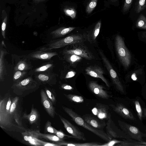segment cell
I'll return each mask as SVG.
<instances>
[{"mask_svg":"<svg viewBox=\"0 0 146 146\" xmlns=\"http://www.w3.org/2000/svg\"><path fill=\"white\" fill-rule=\"evenodd\" d=\"M100 53L104 63L109 72L113 84L118 91L122 93H123L124 90L123 87L117 73L113 69L109 61L104 54L101 51H100Z\"/></svg>","mask_w":146,"mask_h":146,"instance_id":"8","label":"cell"},{"mask_svg":"<svg viewBox=\"0 0 146 146\" xmlns=\"http://www.w3.org/2000/svg\"><path fill=\"white\" fill-rule=\"evenodd\" d=\"M21 72L18 71L17 72L15 73L14 76V78L15 80H17L21 76Z\"/></svg>","mask_w":146,"mask_h":146,"instance_id":"43","label":"cell"},{"mask_svg":"<svg viewBox=\"0 0 146 146\" xmlns=\"http://www.w3.org/2000/svg\"><path fill=\"white\" fill-rule=\"evenodd\" d=\"M52 65L51 64H48L36 69V70L37 72L44 71L50 67Z\"/></svg>","mask_w":146,"mask_h":146,"instance_id":"39","label":"cell"},{"mask_svg":"<svg viewBox=\"0 0 146 146\" xmlns=\"http://www.w3.org/2000/svg\"><path fill=\"white\" fill-rule=\"evenodd\" d=\"M136 25L138 28L146 29V17L141 14L136 21Z\"/></svg>","mask_w":146,"mask_h":146,"instance_id":"24","label":"cell"},{"mask_svg":"<svg viewBox=\"0 0 146 146\" xmlns=\"http://www.w3.org/2000/svg\"><path fill=\"white\" fill-rule=\"evenodd\" d=\"M116 113L125 119L134 120L135 118L131 111L121 103H117L116 105H109Z\"/></svg>","mask_w":146,"mask_h":146,"instance_id":"12","label":"cell"},{"mask_svg":"<svg viewBox=\"0 0 146 146\" xmlns=\"http://www.w3.org/2000/svg\"><path fill=\"white\" fill-rule=\"evenodd\" d=\"M134 0H125L123 7V10L124 12L129 10Z\"/></svg>","mask_w":146,"mask_h":146,"instance_id":"35","label":"cell"},{"mask_svg":"<svg viewBox=\"0 0 146 146\" xmlns=\"http://www.w3.org/2000/svg\"><path fill=\"white\" fill-rule=\"evenodd\" d=\"M56 143L61 146H99L101 144L100 143L94 142L84 143H73L64 141L56 142Z\"/></svg>","mask_w":146,"mask_h":146,"instance_id":"21","label":"cell"},{"mask_svg":"<svg viewBox=\"0 0 146 146\" xmlns=\"http://www.w3.org/2000/svg\"><path fill=\"white\" fill-rule=\"evenodd\" d=\"M22 134L24 139L27 144L35 146H42V145L35 138V135L30 130H25Z\"/></svg>","mask_w":146,"mask_h":146,"instance_id":"18","label":"cell"},{"mask_svg":"<svg viewBox=\"0 0 146 146\" xmlns=\"http://www.w3.org/2000/svg\"><path fill=\"white\" fill-rule=\"evenodd\" d=\"M82 43L70 45L64 51L65 54H74L88 60L94 59L93 54L87 47Z\"/></svg>","mask_w":146,"mask_h":146,"instance_id":"6","label":"cell"},{"mask_svg":"<svg viewBox=\"0 0 146 146\" xmlns=\"http://www.w3.org/2000/svg\"><path fill=\"white\" fill-rule=\"evenodd\" d=\"M136 110L139 118L141 121L143 117V111L139 102L137 100L134 102Z\"/></svg>","mask_w":146,"mask_h":146,"instance_id":"30","label":"cell"},{"mask_svg":"<svg viewBox=\"0 0 146 146\" xmlns=\"http://www.w3.org/2000/svg\"><path fill=\"white\" fill-rule=\"evenodd\" d=\"M62 108L78 125L90 131L104 141L108 142L112 139L104 130L96 128L89 124L72 109L64 106Z\"/></svg>","mask_w":146,"mask_h":146,"instance_id":"2","label":"cell"},{"mask_svg":"<svg viewBox=\"0 0 146 146\" xmlns=\"http://www.w3.org/2000/svg\"><path fill=\"white\" fill-rule=\"evenodd\" d=\"M61 88L62 89L67 90H72L74 89L73 87L71 86L66 84H64L62 85Z\"/></svg>","mask_w":146,"mask_h":146,"instance_id":"41","label":"cell"},{"mask_svg":"<svg viewBox=\"0 0 146 146\" xmlns=\"http://www.w3.org/2000/svg\"><path fill=\"white\" fill-rule=\"evenodd\" d=\"M57 130L53 127L51 125V123L48 120L46 122L44 129V131L45 133L48 132L51 133L55 134Z\"/></svg>","mask_w":146,"mask_h":146,"instance_id":"28","label":"cell"},{"mask_svg":"<svg viewBox=\"0 0 146 146\" xmlns=\"http://www.w3.org/2000/svg\"><path fill=\"white\" fill-rule=\"evenodd\" d=\"M55 134L59 138L62 139L65 138H75L72 136L66 135L60 131L57 130Z\"/></svg>","mask_w":146,"mask_h":146,"instance_id":"37","label":"cell"},{"mask_svg":"<svg viewBox=\"0 0 146 146\" xmlns=\"http://www.w3.org/2000/svg\"><path fill=\"white\" fill-rule=\"evenodd\" d=\"M40 96L41 103L45 111L50 117L54 118L56 113L55 108L45 91L43 90L40 91Z\"/></svg>","mask_w":146,"mask_h":146,"instance_id":"10","label":"cell"},{"mask_svg":"<svg viewBox=\"0 0 146 146\" xmlns=\"http://www.w3.org/2000/svg\"><path fill=\"white\" fill-rule=\"evenodd\" d=\"M66 60L71 64L76 63L81 59V57L74 54H66Z\"/></svg>","mask_w":146,"mask_h":146,"instance_id":"27","label":"cell"},{"mask_svg":"<svg viewBox=\"0 0 146 146\" xmlns=\"http://www.w3.org/2000/svg\"></svg>","mask_w":146,"mask_h":146,"instance_id":"49","label":"cell"},{"mask_svg":"<svg viewBox=\"0 0 146 146\" xmlns=\"http://www.w3.org/2000/svg\"><path fill=\"white\" fill-rule=\"evenodd\" d=\"M35 138L38 142L40 143L42 146H61L56 143H51L43 141L38 139V137L35 134Z\"/></svg>","mask_w":146,"mask_h":146,"instance_id":"34","label":"cell"},{"mask_svg":"<svg viewBox=\"0 0 146 146\" xmlns=\"http://www.w3.org/2000/svg\"><path fill=\"white\" fill-rule=\"evenodd\" d=\"M132 78L134 80H135L136 79V78L135 77V75L134 74H133L132 76Z\"/></svg>","mask_w":146,"mask_h":146,"instance_id":"47","label":"cell"},{"mask_svg":"<svg viewBox=\"0 0 146 146\" xmlns=\"http://www.w3.org/2000/svg\"><path fill=\"white\" fill-rule=\"evenodd\" d=\"M7 19V15L4 18L3 21V22L1 25V30L2 32V34L3 36H4L5 31L6 27V25Z\"/></svg>","mask_w":146,"mask_h":146,"instance_id":"38","label":"cell"},{"mask_svg":"<svg viewBox=\"0 0 146 146\" xmlns=\"http://www.w3.org/2000/svg\"><path fill=\"white\" fill-rule=\"evenodd\" d=\"M64 95L71 101L77 103H82L84 102L83 98L81 96L70 94H64Z\"/></svg>","mask_w":146,"mask_h":146,"instance_id":"25","label":"cell"},{"mask_svg":"<svg viewBox=\"0 0 146 146\" xmlns=\"http://www.w3.org/2000/svg\"><path fill=\"white\" fill-rule=\"evenodd\" d=\"M115 42L116 50L121 62L125 68L128 67L131 62V55L123 38L120 36L117 35Z\"/></svg>","mask_w":146,"mask_h":146,"instance_id":"5","label":"cell"},{"mask_svg":"<svg viewBox=\"0 0 146 146\" xmlns=\"http://www.w3.org/2000/svg\"><path fill=\"white\" fill-rule=\"evenodd\" d=\"M21 110L19 97H13L8 93L0 100V126L6 130L21 132Z\"/></svg>","mask_w":146,"mask_h":146,"instance_id":"1","label":"cell"},{"mask_svg":"<svg viewBox=\"0 0 146 146\" xmlns=\"http://www.w3.org/2000/svg\"><path fill=\"white\" fill-rule=\"evenodd\" d=\"M101 26V21H100L96 24L93 31L86 35L87 39L90 42H95L96 39L99 34Z\"/></svg>","mask_w":146,"mask_h":146,"instance_id":"20","label":"cell"},{"mask_svg":"<svg viewBox=\"0 0 146 146\" xmlns=\"http://www.w3.org/2000/svg\"><path fill=\"white\" fill-rule=\"evenodd\" d=\"M25 67V65L23 63H21L18 66V69L20 70H23Z\"/></svg>","mask_w":146,"mask_h":146,"instance_id":"44","label":"cell"},{"mask_svg":"<svg viewBox=\"0 0 146 146\" xmlns=\"http://www.w3.org/2000/svg\"><path fill=\"white\" fill-rule=\"evenodd\" d=\"M59 117L66 131L75 138L80 140L86 141V139L84 133L79 129L71 123L68 120L58 114Z\"/></svg>","mask_w":146,"mask_h":146,"instance_id":"9","label":"cell"},{"mask_svg":"<svg viewBox=\"0 0 146 146\" xmlns=\"http://www.w3.org/2000/svg\"><path fill=\"white\" fill-rule=\"evenodd\" d=\"M76 73L74 71H70L68 72L66 75L65 78H68L73 77L75 74Z\"/></svg>","mask_w":146,"mask_h":146,"instance_id":"42","label":"cell"},{"mask_svg":"<svg viewBox=\"0 0 146 146\" xmlns=\"http://www.w3.org/2000/svg\"><path fill=\"white\" fill-rule=\"evenodd\" d=\"M97 0H91L87 6L86 11L88 13H91L95 8L97 5Z\"/></svg>","mask_w":146,"mask_h":146,"instance_id":"31","label":"cell"},{"mask_svg":"<svg viewBox=\"0 0 146 146\" xmlns=\"http://www.w3.org/2000/svg\"><path fill=\"white\" fill-rule=\"evenodd\" d=\"M54 53H47L35 54L33 55V58L42 59H47L50 58L53 56L56 55Z\"/></svg>","mask_w":146,"mask_h":146,"instance_id":"26","label":"cell"},{"mask_svg":"<svg viewBox=\"0 0 146 146\" xmlns=\"http://www.w3.org/2000/svg\"><path fill=\"white\" fill-rule=\"evenodd\" d=\"M106 123V133L111 139L122 137L118 133L117 128L111 119L110 114L108 118Z\"/></svg>","mask_w":146,"mask_h":146,"instance_id":"15","label":"cell"},{"mask_svg":"<svg viewBox=\"0 0 146 146\" xmlns=\"http://www.w3.org/2000/svg\"><path fill=\"white\" fill-rule=\"evenodd\" d=\"M37 87L36 83L26 78L14 84L12 88L13 93L16 95L24 97L36 91L37 89Z\"/></svg>","mask_w":146,"mask_h":146,"instance_id":"4","label":"cell"},{"mask_svg":"<svg viewBox=\"0 0 146 146\" xmlns=\"http://www.w3.org/2000/svg\"><path fill=\"white\" fill-rule=\"evenodd\" d=\"M44 0H33L36 3H39Z\"/></svg>","mask_w":146,"mask_h":146,"instance_id":"45","label":"cell"},{"mask_svg":"<svg viewBox=\"0 0 146 146\" xmlns=\"http://www.w3.org/2000/svg\"><path fill=\"white\" fill-rule=\"evenodd\" d=\"M87 35L85 34H73L65 38L52 42L48 45V47L45 50L58 48L66 46L77 43H82L87 39Z\"/></svg>","mask_w":146,"mask_h":146,"instance_id":"3","label":"cell"},{"mask_svg":"<svg viewBox=\"0 0 146 146\" xmlns=\"http://www.w3.org/2000/svg\"><path fill=\"white\" fill-rule=\"evenodd\" d=\"M116 146H146V142L144 141H140L136 140L127 139L117 144Z\"/></svg>","mask_w":146,"mask_h":146,"instance_id":"22","label":"cell"},{"mask_svg":"<svg viewBox=\"0 0 146 146\" xmlns=\"http://www.w3.org/2000/svg\"><path fill=\"white\" fill-rule=\"evenodd\" d=\"M31 131L38 137L43 138L55 142L64 141L63 139H60L56 135L42 133L38 130H31Z\"/></svg>","mask_w":146,"mask_h":146,"instance_id":"19","label":"cell"},{"mask_svg":"<svg viewBox=\"0 0 146 146\" xmlns=\"http://www.w3.org/2000/svg\"><path fill=\"white\" fill-rule=\"evenodd\" d=\"M23 117L28 120L31 124H37L36 123L40 119V115L37 110L34 107L33 105L30 113L27 114L25 113Z\"/></svg>","mask_w":146,"mask_h":146,"instance_id":"17","label":"cell"},{"mask_svg":"<svg viewBox=\"0 0 146 146\" xmlns=\"http://www.w3.org/2000/svg\"><path fill=\"white\" fill-rule=\"evenodd\" d=\"M75 28L74 27H62L52 32L51 34L55 37H61L70 33Z\"/></svg>","mask_w":146,"mask_h":146,"instance_id":"23","label":"cell"},{"mask_svg":"<svg viewBox=\"0 0 146 146\" xmlns=\"http://www.w3.org/2000/svg\"><path fill=\"white\" fill-rule=\"evenodd\" d=\"M144 110V116L146 118V109L145 108H143Z\"/></svg>","mask_w":146,"mask_h":146,"instance_id":"46","label":"cell"},{"mask_svg":"<svg viewBox=\"0 0 146 146\" xmlns=\"http://www.w3.org/2000/svg\"><path fill=\"white\" fill-rule=\"evenodd\" d=\"M38 78L39 80L42 82H45L49 79L48 76L42 74H40L38 76Z\"/></svg>","mask_w":146,"mask_h":146,"instance_id":"40","label":"cell"},{"mask_svg":"<svg viewBox=\"0 0 146 146\" xmlns=\"http://www.w3.org/2000/svg\"><path fill=\"white\" fill-rule=\"evenodd\" d=\"M112 2H115L117 1V0H110Z\"/></svg>","mask_w":146,"mask_h":146,"instance_id":"48","label":"cell"},{"mask_svg":"<svg viewBox=\"0 0 146 146\" xmlns=\"http://www.w3.org/2000/svg\"><path fill=\"white\" fill-rule=\"evenodd\" d=\"M121 141H119L115 139H112L108 142L103 144H101L99 146H115L116 144L121 142Z\"/></svg>","mask_w":146,"mask_h":146,"instance_id":"36","label":"cell"},{"mask_svg":"<svg viewBox=\"0 0 146 146\" xmlns=\"http://www.w3.org/2000/svg\"><path fill=\"white\" fill-rule=\"evenodd\" d=\"M83 118L86 122L93 127L97 129L102 130L106 125V123L104 121H100L89 114H87L84 115Z\"/></svg>","mask_w":146,"mask_h":146,"instance_id":"16","label":"cell"},{"mask_svg":"<svg viewBox=\"0 0 146 146\" xmlns=\"http://www.w3.org/2000/svg\"><path fill=\"white\" fill-rule=\"evenodd\" d=\"M85 70L86 74L94 78L101 79L108 87H110L109 82L103 75L104 72L101 67L96 65L90 66L87 67Z\"/></svg>","mask_w":146,"mask_h":146,"instance_id":"11","label":"cell"},{"mask_svg":"<svg viewBox=\"0 0 146 146\" xmlns=\"http://www.w3.org/2000/svg\"><path fill=\"white\" fill-rule=\"evenodd\" d=\"M108 106L100 103H97L92 110V113L100 119L108 118L110 114L109 113Z\"/></svg>","mask_w":146,"mask_h":146,"instance_id":"14","label":"cell"},{"mask_svg":"<svg viewBox=\"0 0 146 146\" xmlns=\"http://www.w3.org/2000/svg\"><path fill=\"white\" fill-rule=\"evenodd\" d=\"M65 14L70 17L72 19L75 18L76 15V12L75 10L72 8H65L64 10Z\"/></svg>","mask_w":146,"mask_h":146,"instance_id":"33","label":"cell"},{"mask_svg":"<svg viewBox=\"0 0 146 146\" xmlns=\"http://www.w3.org/2000/svg\"><path fill=\"white\" fill-rule=\"evenodd\" d=\"M146 0H138L136 6V11L139 13L143 10L146 7Z\"/></svg>","mask_w":146,"mask_h":146,"instance_id":"29","label":"cell"},{"mask_svg":"<svg viewBox=\"0 0 146 146\" xmlns=\"http://www.w3.org/2000/svg\"><path fill=\"white\" fill-rule=\"evenodd\" d=\"M88 87L92 92L98 97L105 99L109 98L110 96L102 86L96 82L91 81L88 84Z\"/></svg>","mask_w":146,"mask_h":146,"instance_id":"13","label":"cell"},{"mask_svg":"<svg viewBox=\"0 0 146 146\" xmlns=\"http://www.w3.org/2000/svg\"><path fill=\"white\" fill-rule=\"evenodd\" d=\"M119 126L122 131L129 135L133 139L140 141H144L143 137H146V134L141 132L137 127L122 121H118Z\"/></svg>","mask_w":146,"mask_h":146,"instance_id":"7","label":"cell"},{"mask_svg":"<svg viewBox=\"0 0 146 146\" xmlns=\"http://www.w3.org/2000/svg\"><path fill=\"white\" fill-rule=\"evenodd\" d=\"M45 92L48 98L53 104H55L56 102V96L48 88L45 89Z\"/></svg>","mask_w":146,"mask_h":146,"instance_id":"32","label":"cell"}]
</instances>
